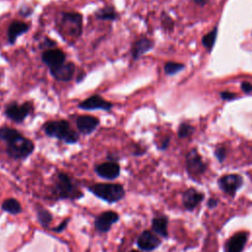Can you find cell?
Segmentation results:
<instances>
[{
  "instance_id": "obj_21",
  "label": "cell",
  "mask_w": 252,
  "mask_h": 252,
  "mask_svg": "<svg viewBox=\"0 0 252 252\" xmlns=\"http://www.w3.org/2000/svg\"><path fill=\"white\" fill-rule=\"evenodd\" d=\"M94 16L97 20L102 21H116L118 19V14L113 6H105L94 12Z\"/></svg>"
},
{
  "instance_id": "obj_27",
  "label": "cell",
  "mask_w": 252,
  "mask_h": 252,
  "mask_svg": "<svg viewBox=\"0 0 252 252\" xmlns=\"http://www.w3.org/2000/svg\"><path fill=\"white\" fill-rule=\"evenodd\" d=\"M68 222H69V220H64L59 225H57V226H55V227H53V228H51V229H52L53 231H55V232H62V231L66 228Z\"/></svg>"
},
{
  "instance_id": "obj_6",
  "label": "cell",
  "mask_w": 252,
  "mask_h": 252,
  "mask_svg": "<svg viewBox=\"0 0 252 252\" xmlns=\"http://www.w3.org/2000/svg\"><path fill=\"white\" fill-rule=\"evenodd\" d=\"M32 111V104L30 101H26L19 104L16 101H12L5 107V116L15 123L23 122Z\"/></svg>"
},
{
  "instance_id": "obj_32",
  "label": "cell",
  "mask_w": 252,
  "mask_h": 252,
  "mask_svg": "<svg viewBox=\"0 0 252 252\" xmlns=\"http://www.w3.org/2000/svg\"><path fill=\"white\" fill-rule=\"evenodd\" d=\"M218 204V201L215 200V199H210L209 202H208V205L210 208H213V207H216Z\"/></svg>"
},
{
  "instance_id": "obj_14",
  "label": "cell",
  "mask_w": 252,
  "mask_h": 252,
  "mask_svg": "<svg viewBox=\"0 0 252 252\" xmlns=\"http://www.w3.org/2000/svg\"><path fill=\"white\" fill-rule=\"evenodd\" d=\"M99 125V120L92 115H80L76 119V126L79 132L83 135L93 133Z\"/></svg>"
},
{
  "instance_id": "obj_1",
  "label": "cell",
  "mask_w": 252,
  "mask_h": 252,
  "mask_svg": "<svg viewBox=\"0 0 252 252\" xmlns=\"http://www.w3.org/2000/svg\"><path fill=\"white\" fill-rule=\"evenodd\" d=\"M0 139L7 145L6 152L8 156L15 159L27 158L34 150L32 140L24 137L18 130L8 126L0 127Z\"/></svg>"
},
{
  "instance_id": "obj_13",
  "label": "cell",
  "mask_w": 252,
  "mask_h": 252,
  "mask_svg": "<svg viewBox=\"0 0 252 252\" xmlns=\"http://www.w3.org/2000/svg\"><path fill=\"white\" fill-rule=\"evenodd\" d=\"M75 69L76 66L73 62H65L54 69H50L49 72L55 80L60 82H69L74 77Z\"/></svg>"
},
{
  "instance_id": "obj_28",
  "label": "cell",
  "mask_w": 252,
  "mask_h": 252,
  "mask_svg": "<svg viewBox=\"0 0 252 252\" xmlns=\"http://www.w3.org/2000/svg\"><path fill=\"white\" fill-rule=\"evenodd\" d=\"M216 157L218 158V159L220 161H222L225 158V150L223 148H219L217 151H216Z\"/></svg>"
},
{
  "instance_id": "obj_34",
  "label": "cell",
  "mask_w": 252,
  "mask_h": 252,
  "mask_svg": "<svg viewBox=\"0 0 252 252\" xmlns=\"http://www.w3.org/2000/svg\"><path fill=\"white\" fill-rule=\"evenodd\" d=\"M130 252H139V251H137V250H132V251H130Z\"/></svg>"
},
{
  "instance_id": "obj_4",
  "label": "cell",
  "mask_w": 252,
  "mask_h": 252,
  "mask_svg": "<svg viewBox=\"0 0 252 252\" xmlns=\"http://www.w3.org/2000/svg\"><path fill=\"white\" fill-rule=\"evenodd\" d=\"M53 191L59 199H79L83 196L82 192L76 187L70 176L64 172H59L57 174V180Z\"/></svg>"
},
{
  "instance_id": "obj_25",
  "label": "cell",
  "mask_w": 252,
  "mask_h": 252,
  "mask_svg": "<svg viewBox=\"0 0 252 252\" xmlns=\"http://www.w3.org/2000/svg\"><path fill=\"white\" fill-rule=\"evenodd\" d=\"M217 38V29H214L212 32H210L209 33H207L203 39L202 42L204 44L205 47H207L209 50L214 46V43L216 41Z\"/></svg>"
},
{
  "instance_id": "obj_23",
  "label": "cell",
  "mask_w": 252,
  "mask_h": 252,
  "mask_svg": "<svg viewBox=\"0 0 252 252\" xmlns=\"http://www.w3.org/2000/svg\"><path fill=\"white\" fill-rule=\"evenodd\" d=\"M36 217L39 223L43 227H48L50 221L52 220V215L47 210L40 207H38L36 210Z\"/></svg>"
},
{
  "instance_id": "obj_9",
  "label": "cell",
  "mask_w": 252,
  "mask_h": 252,
  "mask_svg": "<svg viewBox=\"0 0 252 252\" xmlns=\"http://www.w3.org/2000/svg\"><path fill=\"white\" fill-rule=\"evenodd\" d=\"M41 61L44 63L49 70L54 69L66 62V55L61 49L49 48L44 50L41 54Z\"/></svg>"
},
{
  "instance_id": "obj_15",
  "label": "cell",
  "mask_w": 252,
  "mask_h": 252,
  "mask_svg": "<svg viewBox=\"0 0 252 252\" xmlns=\"http://www.w3.org/2000/svg\"><path fill=\"white\" fill-rule=\"evenodd\" d=\"M159 244H160L159 238L150 230L143 231L137 239L138 247L144 251L155 250L159 246Z\"/></svg>"
},
{
  "instance_id": "obj_18",
  "label": "cell",
  "mask_w": 252,
  "mask_h": 252,
  "mask_svg": "<svg viewBox=\"0 0 252 252\" xmlns=\"http://www.w3.org/2000/svg\"><path fill=\"white\" fill-rule=\"evenodd\" d=\"M154 46V42L148 38V37H141L138 40H136L132 46L131 54L132 58L134 60L139 59L142 55L147 53L149 50H151Z\"/></svg>"
},
{
  "instance_id": "obj_24",
  "label": "cell",
  "mask_w": 252,
  "mask_h": 252,
  "mask_svg": "<svg viewBox=\"0 0 252 252\" xmlns=\"http://www.w3.org/2000/svg\"><path fill=\"white\" fill-rule=\"evenodd\" d=\"M184 68V65L176 62H167L164 65V72L166 75H174L177 72L181 71Z\"/></svg>"
},
{
  "instance_id": "obj_3",
  "label": "cell",
  "mask_w": 252,
  "mask_h": 252,
  "mask_svg": "<svg viewBox=\"0 0 252 252\" xmlns=\"http://www.w3.org/2000/svg\"><path fill=\"white\" fill-rule=\"evenodd\" d=\"M89 190L94 196L107 203L118 202L125 196L123 186L117 183H96L90 186Z\"/></svg>"
},
{
  "instance_id": "obj_2",
  "label": "cell",
  "mask_w": 252,
  "mask_h": 252,
  "mask_svg": "<svg viewBox=\"0 0 252 252\" xmlns=\"http://www.w3.org/2000/svg\"><path fill=\"white\" fill-rule=\"evenodd\" d=\"M44 133L51 138L64 141L67 144H75L79 141V135L74 131L67 120L47 121L43 125Z\"/></svg>"
},
{
  "instance_id": "obj_10",
  "label": "cell",
  "mask_w": 252,
  "mask_h": 252,
  "mask_svg": "<svg viewBox=\"0 0 252 252\" xmlns=\"http://www.w3.org/2000/svg\"><path fill=\"white\" fill-rule=\"evenodd\" d=\"M119 219V216L116 212L113 211H106L102 212L100 215H98L94 220V226L97 231L99 232H107L111 225L115 223Z\"/></svg>"
},
{
  "instance_id": "obj_29",
  "label": "cell",
  "mask_w": 252,
  "mask_h": 252,
  "mask_svg": "<svg viewBox=\"0 0 252 252\" xmlns=\"http://www.w3.org/2000/svg\"><path fill=\"white\" fill-rule=\"evenodd\" d=\"M220 96L222 97V99H228V100H230V99H233V98H235V94H232V93H228V92H223V93H221L220 94Z\"/></svg>"
},
{
  "instance_id": "obj_11",
  "label": "cell",
  "mask_w": 252,
  "mask_h": 252,
  "mask_svg": "<svg viewBox=\"0 0 252 252\" xmlns=\"http://www.w3.org/2000/svg\"><path fill=\"white\" fill-rule=\"evenodd\" d=\"M94 171L99 177L103 179L113 180L119 176L120 166L115 161H106V162L97 164L94 167Z\"/></svg>"
},
{
  "instance_id": "obj_26",
  "label": "cell",
  "mask_w": 252,
  "mask_h": 252,
  "mask_svg": "<svg viewBox=\"0 0 252 252\" xmlns=\"http://www.w3.org/2000/svg\"><path fill=\"white\" fill-rule=\"evenodd\" d=\"M193 131V128L189 125V124H186V123H183L180 125L179 127V130H178V136L180 138H185L187 136H189Z\"/></svg>"
},
{
  "instance_id": "obj_20",
  "label": "cell",
  "mask_w": 252,
  "mask_h": 252,
  "mask_svg": "<svg viewBox=\"0 0 252 252\" xmlns=\"http://www.w3.org/2000/svg\"><path fill=\"white\" fill-rule=\"evenodd\" d=\"M167 224L168 220L167 218L164 216H159L155 219H153L152 221V229L158 234L161 237H167L168 232H167Z\"/></svg>"
},
{
  "instance_id": "obj_5",
  "label": "cell",
  "mask_w": 252,
  "mask_h": 252,
  "mask_svg": "<svg viewBox=\"0 0 252 252\" xmlns=\"http://www.w3.org/2000/svg\"><path fill=\"white\" fill-rule=\"evenodd\" d=\"M60 24L69 36L79 37L83 31V17L77 12H62Z\"/></svg>"
},
{
  "instance_id": "obj_19",
  "label": "cell",
  "mask_w": 252,
  "mask_h": 252,
  "mask_svg": "<svg viewBox=\"0 0 252 252\" xmlns=\"http://www.w3.org/2000/svg\"><path fill=\"white\" fill-rule=\"evenodd\" d=\"M29 25L25 22L14 21L8 28V41L10 44H14L16 39L23 33L29 31Z\"/></svg>"
},
{
  "instance_id": "obj_7",
  "label": "cell",
  "mask_w": 252,
  "mask_h": 252,
  "mask_svg": "<svg viewBox=\"0 0 252 252\" xmlns=\"http://www.w3.org/2000/svg\"><path fill=\"white\" fill-rule=\"evenodd\" d=\"M243 185V178L241 175L239 174H226L221 176L219 179V186L220 188L233 196L235 194V192Z\"/></svg>"
},
{
  "instance_id": "obj_30",
  "label": "cell",
  "mask_w": 252,
  "mask_h": 252,
  "mask_svg": "<svg viewBox=\"0 0 252 252\" xmlns=\"http://www.w3.org/2000/svg\"><path fill=\"white\" fill-rule=\"evenodd\" d=\"M241 89L243 92L245 93H251L252 92V85L250 83H247V82H243L241 84Z\"/></svg>"
},
{
  "instance_id": "obj_17",
  "label": "cell",
  "mask_w": 252,
  "mask_h": 252,
  "mask_svg": "<svg viewBox=\"0 0 252 252\" xmlns=\"http://www.w3.org/2000/svg\"><path fill=\"white\" fill-rule=\"evenodd\" d=\"M248 238V233L246 231H239L233 234L226 242L227 252H242L246 241Z\"/></svg>"
},
{
  "instance_id": "obj_16",
  "label": "cell",
  "mask_w": 252,
  "mask_h": 252,
  "mask_svg": "<svg viewBox=\"0 0 252 252\" xmlns=\"http://www.w3.org/2000/svg\"><path fill=\"white\" fill-rule=\"evenodd\" d=\"M203 199H204L203 193L197 191L194 188H189L183 193L182 203H183V206L187 210L191 211V210L195 209Z\"/></svg>"
},
{
  "instance_id": "obj_8",
  "label": "cell",
  "mask_w": 252,
  "mask_h": 252,
  "mask_svg": "<svg viewBox=\"0 0 252 252\" xmlns=\"http://www.w3.org/2000/svg\"><path fill=\"white\" fill-rule=\"evenodd\" d=\"M78 107L83 110H110L113 107V104L105 100L102 96L98 94H94L81 101Z\"/></svg>"
},
{
  "instance_id": "obj_12",
  "label": "cell",
  "mask_w": 252,
  "mask_h": 252,
  "mask_svg": "<svg viewBox=\"0 0 252 252\" xmlns=\"http://www.w3.org/2000/svg\"><path fill=\"white\" fill-rule=\"evenodd\" d=\"M186 164L189 174L194 176L201 175L206 169V164L203 162L200 155L196 150H192L188 153L186 158Z\"/></svg>"
},
{
  "instance_id": "obj_31",
  "label": "cell",
  "mask_w": 252,
  "mask_h": 252,
  "mask_svg": "<svg viewBox=\"0 0 252 252\" xmlns=\"http://www.w3.org/2000/svg\"><path fill=\"white\" fill-rule=\"evenodd\" d=\"M56 45V42L48 37H45L44 38V41H43V46H46V47H54Z\"/></svg>"
},
{
  "instance_id": "obj_33",
  "label": "cell",
  "mask_w": 252,
  "mask_h": 252,
  "mask_svg": "<svg viewBox=\"0 0 252 252\" xmlns=\"http://www.w3.org/2000/svg\"><path fill=\"white\" fill-rule=\"evenodd\" d=\"M85 76H86V74L83 72V73H80L79 74V76H78V78H77V83H80L84 78H85Z\"/></svg>"
},
{
  "instance_id": "obj_22",
  "label": "cell",
  "mask_w": 252,
  "mask_h": 252,
  "mask_svg": "<svg viewBox=\"0 0 252 252\" xmlns=\"http://www.w3.org/2000/svg\"><path fill=\"white\" fill-rule=\"evenodd\" d=\"M1 208L3 211H5L9 214H12V215H17V214L21 213V211H22V207H21L20 203L14 198L6 199L2 203Z\"/></svg>"
}]
</instances>
